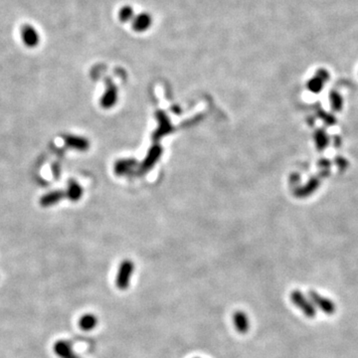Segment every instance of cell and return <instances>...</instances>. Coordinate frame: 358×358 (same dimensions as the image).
Masks as SVG:
<instances>
[{"label": "cell", "instance_id": "4", "mask_svg": "<svg viewBox=\"0 0 358 358\" xmlns=\"http://www.w3.org/2000/svg\"><path fill=\"white\" fill-rule=\"evenodd\" d=\"M53 350L59 358H81L75 353L71 343L67 340L56 341L53 345Z\"/></svg>", "mask_w": 358, "mask_h": 358}, {"label": "cell", "instance_id": "10", "mask_svg": "<svg viewBox=\"0 0 358 358\" xmlns=\"http://www.w3.org/2000/svg\"><path fill=\"white\" fill-rule=\"evenodd\" d=\"M325 84L326 83H325L321 78H319V77L315 75L312 79H310V80L308 81V83H307V89H308L310 92H312V93H320V92L323 90Z\"/></svg>", "mask_w": 358, "mask_h": 358}, {"label": "cell", "instance_id": "2", "mask_svg": "<svg viewBox=\"0 0 358 358\" xmlns=\"http://www.w3.org/2000/svg\"><path fill=\"white\" fill-rule=\"evenodd\" d=\"M133 270H134V267L131 262L126 261L122 264V266L120 267L117 275H116V280H115V284H116L117 289L124 291L129 288Z\"/></svg>", "mask_w": 358, "mask_h": 358}, {"label": "cell", "instance_id": "8", "mask_svg": "<svg viewBox=\"0 0 358 358\" xmlns=\"http://www.w3.org/2000/svg\"><path fill=\"white\" fill-rule=\"evenodd\" d=\"M98 325V317L93 313H86L81 316L79 321V327L85 331L94 330Z\"/></svg>", "mask_w": 358, "mask_h": 358}, {"label": "cell", "instance_id": "11", "mask_svg": "<svg viewBox=\"0 0 358 358\" xmlns=\"http://www.w3.org/2000/svg\"><path fill=\"white\" fill-rule=\"evenodd\" d=\"M331 104L332 109H334L335 110H341L342 108V98L341 96L337 93V92H331Z\"/></svg>", "mask_w": 358, "mask_h": 358}, {"label": "cell", "instance_id": "9", "mask_svg": "<svg viewBox=\"0 0 358 358\" xmlns=\"http://www.w3.org/2000/svg\"><path fill=\"white\" fill-rule=\"evenodd\" d=\"M66 197L71 201H78L82 196V187L74 180L69 181L68 188L66 191Z\"/></svg>", "mask_w": 358, "mask_h": 358}, {"label": "cell", "instance_id": "6", "mask_svg": "<svg viewBox=\"0 0 358 358\" xmlns=\"http://www.w3.org/2000/svg\"><path fill=\"white\" fill-rule=\"evenodd\" d=\"M64 197H66V193L63 190H53L51 192L43 195L40 198V205L42 207H50L57 203H59Z\"/></svg>", "mask_w": 358, "mask_h": 358}, {"label": "cell", "instance_id": "3", "mask_svg": "<svg viewBox=\"0 0 358 358\" xmlns=\"http://www.w3.org/2000/svg\"><path fill=\"white\" fill-rule=\"evenodd\" d=\"M308 297L311 300V302L314 303L315 305H317L325 313L332 314V313L335 312V309H336L335 304L332 303L331 300H329L328 298H325V297L321 296L319 293H316L314 291H309L308 292Z\"/></svg>", "mask_w": 358, "mask_h": 358}, {"label": "cell", "instance_id": "7", "mask_svg": "<svg viewBox=\"0 0 358 358\" xmlns=\"http://www.w3.org/2000/svg\"><path fill=\"white\" fill-rule=\"evenodd\" d=\"M66 145H68L71 148L78 149V150H85L89 146V142L81 137H76V136H65L63 137Z\"/></svg>", "mask_w": 358, "mask_h": 358}, {"label": "cell", "instance_id": "1", "mask_svg": "<svg viewBox=\"0 0 358 358\" xmlns=\"http://www.w3.org/2000/svg\"><path fill=\"white\" fill-rule=\"evenodd\" d=\"M291 300L295 305H297L303 313L308 317H314L316 314V310L314 305L311 302L307 300V298L300 291H293L291 294Z\"/></svg>", "mask_w": 358, "mask_h": 358}, {"label": "cell", "instance_id": "5", "mask_svg": "<svg viewBox=\"0 0 358 358\" xmlns=\"http://www.w3.org/2000/svg\"><path fill=\"white\" fill-rule=\"evenodd\" d=\"M233 323L236 331L242 334L248 332L250 330V321L247 313L242 310H237L233 314Z\"/></svg>", "mask_w": 358, "mask_h": 358}, {"label": "cell", "instance_id": "12", "mask_svg": "<svg viewBox=\"0 0 358 358\" xmlns=\"http://www.w3.org/2000/svg\"><path fill=\"white\" fill-rule=\"evenodd\" d=\"M315 139H316V145L320 149H324L329 144V138L324 131H320L316 134Z\"/></svg>", "mask_w": 358, "mask_h": 358}, {"label": "cell", "instance_id": "13", "mask_svg": "<svg viewBox=\"0 0 358 358\" xmlns=\"http://www.w3.org/2000/svg\"><path fill=\"white\" fill-rule=\"evenodd\" d=\"M315 75H316L319 78H321L325 83H327V82L329 81V79H330V74H329V72H328L326 69H319V70L316 71Z\"/></svg>", "mask_w": 358, "mask_h": 358}]
</instances>
